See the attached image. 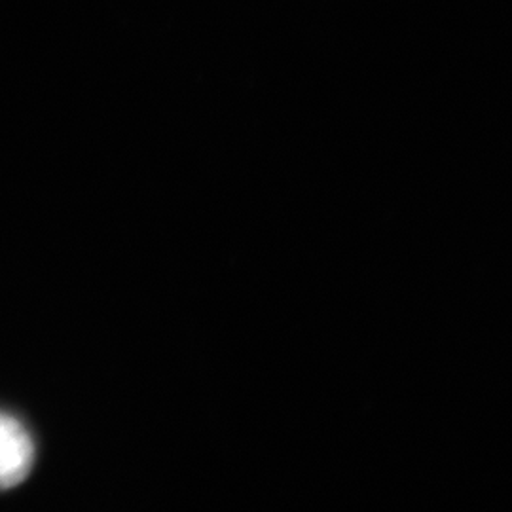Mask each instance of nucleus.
Returning <instances> with one entry per match:
<instances>
[{"mask_svg":"<svg viewBox=\"0 0 512 512\" xmlns=\"http://www.w3.org/2000/svg\"><path fill=\"white\" fill-rule=\"evenodd\" d=\"M35 446L27 429L0 412V490L21 484L33 469Z\"/></svg>","mask_w":512,"mask_h":512,"instance_id":"obj_1","label":"nucleus"}]
</instances>
